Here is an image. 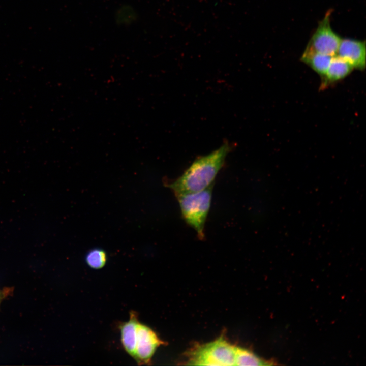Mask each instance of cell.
<instances>
[{"label":"cell","mask_w":366,"mask_h":366,"mask_svg":"<svg viewBox=\"0 0 366 366\" xmlns=\"http://www.w3.org/2000/svg\"><path fill=\"white\" fill-rule=\"evenodd\" d=\"M138 18L136 9L129 4L120 5L114 14V21L119 26H130L137 21Z\"/></svg>","instance_id":"30bf717a"},{"label":"cell","mask_w":366,"mask_h":366,"mask_svg":"<svg viewBox=\"0 0 366 366\" xmlns=\"http://www.w3.org/2000/svg\"><path fill=\"white\" fill-rule=\"evenodd\" d=\"M86 262L92 268H102L106 264V253L100 249H95L89 251L86 256Z\"/></svg>","instance_id":"8fae6325"},{"label":"cell","mask_w":366,"mask_h":366,"mask_svg":"<svg viewBox=\"0 0 366 366\" xmlns=\"http://www.w3.org/2000/svg\"><path fill=\"white\" fill-rule=\"evenodd\" d=\"M137 313L133 311L130 313L129 320L119 326L121 342L126 352L134 358L137 339V328L139 323Z\"/></svg>","instance_id":"ba28073f"},{"label":"cell","mask_w":366,"mask_h":366,"mask_svg":"<svg viewBox=\"0 0 366 366\" xmlns=\"http://www.w3.org/2000/svg\"><path fill=\"white\" fill-rule=\"evenodd\" d=\"M164 342L150 327L139 322L134 359L139 365L150 364L157 348Z\"/></svg>","instance_id":"5b68a950"},{"label":"cell","mask_w":366,"mask_h":366,"mask_svg":"<svg viewBox=\"0 0 366 366\" xmlns=\"http://www.w3.org/2000/svg\"><path fill=\"white\" fill-rule=\"evenodd\" d=\"M13 290V288L9 287L0 289V304L4 299L12 294Z\"/></svg>","instance_id":"7c38bea8"},{"label":"cell","mask_w":366,"mask_h":366,"mask_svg":"<svg viewBox=\"0 0 366 366\" xmlns=\"http://www.w3.org/2000/svg\"><path fill=\"white\" fill-rule=\"evenodd\" d=\"M331 10L327 12L319 23L307 47L316 52L333 56L336 55L342 39L331 27Z\"/></svg>","instance_id":"277c9868"},{"label":"cell","mask_w":366,"mask_h":366,"mask_svg":"<svg viewBox=\"0 0 366 366\" xmlns=\"http://www.w3.org/2000/svg\"><path fill=\"white\" fill-rule=\"evenodd\" d=\"M353 69V66L348 61L337 55L333 56L325 75L321 77L320 89H324L344 79Z\"/></svg>","instance_id":"52a82bcc"},{"label":"cell","mask_w":366,"mask_h":366,"mask_svg":"<svg viewBox=\"0 0 366 366\" xmlns=\"http://www.w3.org/2000/svg\"><path fill=\"white\" fill-rule=\"evenodd\" d=\"M187 365H267L252 351L233 345L223 338L195 346L187 354Z\"/></svg>","instance_id":"6da1fadb"},{"label":"cell","mask_w":366,"mask_h":366,"mask_svg":"<svg viewBox=\"0 0 366 366\" xmlns=\"http://www.w3.org/2000/svg\"><path fill=\"white\" fill-rule=\"evenodd\" d=\"M336 55L348 61L354 69L363 71L366 66L365 41L341 39Z\"/></svg>","instance_id":"8992f818"},{"label":"cell","mask_w":366,"mask_h":366,"mask_svg":"<svg viewBox=\"0 0 366 366\" xmlns=\"http://www.w3.org/2000/svg\"><path fill=\"white\" fill-rule=\"evenodd\" d=\"M213 185L196 192L176 195L184 219L197 233L199 239L204 238V226L210 209Z\"/></svg>","instance_id":"3957f363"},{"label":"cell","mask_w":366,"mask_h":366,"mask_svg":"<svg viewBox=\"0 0 366 366\" xmlns=\"http://www.w3.org/2000/svg\"><path fill=\"white\" fill-rule=\"evenodd\" d=\"M231 150L228 143L210 154L196 159L175 180L166 182L176 195L202 191L210 186L223 167Z\"/></svg>","instance_id":"7a4b0ae2"},{"label":"cell","mask_w":366,"mask_h":366,"mask_svg":"<svg viewBox=\"0 0 366 366\" xmlns=\"http://www.w3.org/2000/svg\"><path fill=\"white\" fill-rule=\"evenodd\" d=\"M333 56L316 52L307 47L300 60L322 77L325 75Z\"/></svg>","instance_id":"9c48e42d"}]
</instances>
